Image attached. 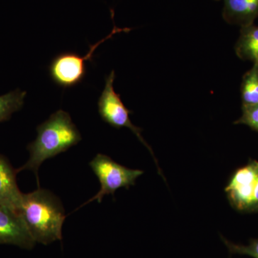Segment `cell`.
Returning a JSON list of instances; mask_svg holds the SVG:
<instances>
[{
	"label": "cell",
	"mask_w": 258,
	"mask_h": 258,
	"mask_svg": "<svg viewBox=\"0 0 258 258\" xmlns=\"http://www.w3.org/2000/svg\"><path fill=\"white\" fill-rule=\"evenodd\" d=\"M35 140L28 146L30 158L17 169L33 171L38 182V169L44 161L66 152L81 141V133L67 112L59 110L38 125Z\"/></svg>",
	"instance_id": "6da1fadb"
},
{
	"label": "cell",
	"mask_w": 258,
	"mask_h": 258,
	"mask_svg": "<svg viewBox=\"0 0 258 258\" xmlns=\"http://www.w3.org/2000/svg\"><path fill=\"white\" fill-rule=\"evenodd\" d=\"M18 213L35 242L48 244L62 240L66 220L63 206L49 190L23 194Z\"/></svg>",
	"instance_id": "7a4b0ae2"
},
{
	"label": "cell",
	"mask_w": 258,
	"mask_h": 258,
	"mask_svg": "<svg viewBox=\"0 0 258 258\" xmlns=\"http://www.w3.org/2000/svg\"><path fill=\"white\" fill-rule=\"evenodd\" d=\"M89 165L99 180L101 189L94 197L81 205V208L93 201L101 203L106 195L113 196L116 190L120 188L128 189L130 186L135 185L137 179L144 174L142 170L128 169L102 154H97Z\"/></svg>",
	"instance_id": "3957f363"
},
{
	"label": "cell",
	"mask_w": 258,
	"mask_h": 258,
	"mask_svg": "<svg viewBox=\"0 0 258 258\" xmlns=\"http://www.w3.org/2000/svg\"><path fill=\"white\" fill-rule=\"evenodd\" d=\"M129 31L130 29L128 28H115L108 36L94 45H90L87 55L81 56L76 52H66L55 56L49 66L51 79L57 86L62 88H73L80 84L84 80L87 73L86 61L92 62L93 53L97 47L115 34Z\"/></svg>",
	"instance_id": "277c9868"
},
{
	"label": "cell",
	"mask_w": 258,
	"mask_h": 258,
	"mask_svg": "<svg viewBox=\"0 0 258 258\" xmlns=\"http://www.w3.org/2000/svg\"><path fill=\"white\" fill-rule=\"evenodd\" d=\"M225 190L229 203L237 211L258 212V160L251 159L237 169Z\"/></svg>",
	"instance_id": "5b68a950"
},
{
	"label": "cell",
	"mask_w": 258,
	"mask_h": 258,
	"mask_svg": "<svg viewBox=\"0 0 258 258\" xmlns=\"http://www.w3.org/2000/svg\"><path fill=\"white\" fill-rule=\"evenodd\" d=\"M115 78L114 71H112L111 74L106 78L104 89L98 102V110L100 116L103 121L114 128H121L125 127L132 130L154 157L150 146L145 142L141 134L142 128L136 126L132 123L130 114L132 113V111L128 110L123 104L120 95L115 92L113 88Z\"/></svg>",
	"instance_id": "8992f818"
},
{
	"label": "cell",
	"mask_w": 258,
	"mask_h": 258,
	"mask_svg": "<svg viewBox=\"0 0 258 258\" xmlns=\"http://www.w3.org/2000/svg\"><path fill=\"white\" fill-rule=\"evenodd\" d=\"M0 244H13L30 249L35 247L36 242L18 213L0 208Z\"/></svg>",
	"instance_id": "52a82bcc"
},
{
	"label": "cell",
	"mask_w": 258,
	"mask_h": 258,
	"mask_svg": "<svg viewBox=\"0 0 258 258\" xmlns=\"http://www.w3.org/2000/svg\"><path fill=\"white\" fill-rule=\"evenodd\" d=\"M16 174L9 161L0 154V208L18 213L23 193L19 189Z\"/></svg>",
	"instance_id": "ba28073f"
},
{
	"label": "cell",
	"mask_w": 258,
	"mask_h": 258,
	"mask_svg": "<svg viewBox=\"0 0 258 258\" xmlns=\"http://www.w3.org/2000/svg\"><path fill=\"white\" fill-rule=\"evenodd\" d=\"M222 17L227 23L240 27L253 24L258 18V0H224Z\"/></svg>",
	"instance_id": "9c48e42d"
},
{
	"label": "cell",
	"mask_w": 258,
	"mask_h": 258,
	"mask_svg": "<svg viewBox=\"0 0 258 258\" xmlns=\"http://www.w3.org/2000/svg\"><path fill=\"white\" fill-rule=\"evenodd\" d=\"M236 55L241 60L258 64V25L241 27L240 36L236 42Z\"/></svg>",
	"instance_id": "30bf717a"
},
{
	"label": "cell",
	"mask_w": 258,
	"mask_h": 258,
	"mask_svg": "<svg viewBox=\"0 0 258 258\" xmlns=\"http://www.w3.org/2000/svg\"><path fill=\"white\" fill-rule=\"evenodd\" d=\"M242 107L258 104V64L244 74L240 87Z\"/></svg>",
	"instance_id": "8fae6325"
},
{
	"label": "cell",
	"mask_w": 258,
	"mask_h": 258,
	"mask_svg": "<svg viewBox=\"0 0 258 258\" xmlns=\"http://www.w3.org/2000/svg\"><path fill=\"white\" fill-rule=\"evenodd\" d=\"M26 95L25 91L17 89L0 96V123L9 120L13 113L23 108Z\"/></svg>",
	"instance_id": "7c38bea8"
},
{
	"label": "cell",
	"mask_w": 258,
	"mask_h": 258,
	"mask_svg": "<svg viewBox=\"0 0 258 258\" xmlns=\"http://www.w3.org/2000/svg\"><path fill=\"white\" fill-rule=\"evenodd\" d=\"M221 237L230 254H242V255L258 258V239H252L249 241L247 245H243V244L233 243L227 240L225 237Z\"/></svg>",
	"instance_id": "4fadbf2b"
},
{
	"label": "cell",
	"mask_w": 258,
	"mask_h": 258,
	"mask_svg": "<svg viewBox=\"0 0 258 258\" xmlns=\"http://www.w3.org/2000/svg\"><path fill=\"white\" fill-rule=\"evenodd\" d=\"M234 123L246 125L258 133V104L242 107V115Z\"/></svg>",
	"instance_id": "5bb4252c"
}]
</instances>
